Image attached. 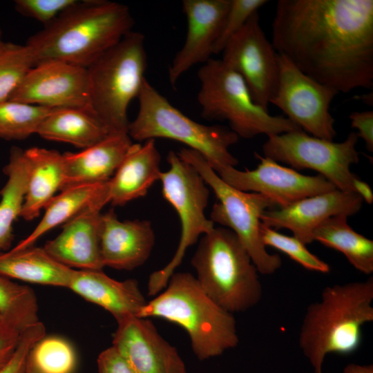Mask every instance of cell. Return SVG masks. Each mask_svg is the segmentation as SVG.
Wrapping results in <instances>:
<instances>
[{
    "label": "cell",
    "instance_id": "obj_27",
    "mask_svg": "<svg viewBox=\"0 0 373 373\" xmlns=\"http://www.w3.org/2000/svg\"><path fill=\"white\" fill-rule=\"evenodd\" d=\"M37 133L44 139L83 149L113 134L88 108H57L43 120Z\"/></svg>",
    "mask_w": 373,
    "mask_h": 373
},
{
    "label": "cell",
    "instance_id": "obj_18",
    "mask_svg": "<svg viewBox=\"0 0 373 373\" xmlns=\"http://www.w3.org/2000/svg\"><path fill=\"white\" fill-rule=\"evenodd\" d=\"M231 0H184L182 11L187 22L186 38L169 68L171 86L192 66L204 64L214 54Z\"/></svg>",
    "mask_w": 373,
    "mask_h": 373
},
{
    "label": "cell",
    "instance_id": "obj_36",
    "mask_svg": "<svg viewBox=\"0 0 373 373\" xmlns=\"http://www.w3.org/2000/svg\"><path fill=\"white\" fill-rule=\"evenodd\" d=\"M77 2V0H16L15 8L21 15L46 26Z\"/></svg>",
    "mask_w": 373,
    "mask_h": 373
},
{
    "label": "cell",
    "instance_id": "obj_14",
    "mask_svg": "<svg viewBox=\"0 0 373 373\" xmlns=\"http://www.w3.org/2000/svg\"><path fill=\"white\" fill-rule=\"evenodd\" d=\"M255 156L260 162L253 170L240 171L229 166L217 173L231 186L242 191L262 194L278 208L336 189L321 175H303L257 153H255Z\"/></svg>",
    "mask_w": 373,
    "mask_h": 373
},
{
    "label": "cell",
    "instance_id": "obj_43",
    "mask_svg": "<svg viewBox=\"0 0 373 373\" xmlns=\"http://www.w3.org/2000/svg\"><path fill=\"white\" fill-rule=\"evenodd\" d=\"M21 373H44L42 372L33 361L30 356H28L26 362Z\"/></svg>",
    "mask_w": 373,
    "mask_h": 373
},
{
    "label": "cell",
    "instance_id": "obj_37",
    "mask_svg": "<svg viewBox=\"0 0 373 373\" xmlns=\"http://www.w3.org/2000/svg\"><path fill=\"white\" fill-rule=\"evenodd\" d=\"M45 336L46 327L40 321L23 329L13 355L0 373H21L32 349Z\"/></svg>",
    "mask_w": 373,
    "mask_h": 373
},
{
    "label": "cell",
    "instance_id": "obj_25",
    "mask_svg": "<svg viewBox=\"0 0 373 373\" xmlns=\"http://www.w3.org/2000/svg\"><path fill=\"white\" fill-rule=\"evenodd\" d=\"M73 271L52 258L44 247L33 245L0 253V275L8 278L68 288Z\"/></svg>",
    "mask_w": 373,
    "mask_h": 373
},
{
    "label": "cell",
    "instance_id": "obj_38",
    "mask_svg": "<svg viewBox=\"0 0 373 373\" xmlns=\"http://www.w3.org/2000/svg\"><path fill=\"white\" fill-rule=\"evenodd\" d=\"M23 329L0 320V370L13 355Z\"/></svg>",
    "mask_w": 373,
    "mask_h": 373
},
{
    "label": "cell",
    "instance_id": "obj_11",
    "mask_svg": "<svg viewBox=\"0 0 373 373\" xmlns=\"http://www.w3.org/2000/svg\"><path fill=\"white\" fill-rule=\"evenodd\" d=\"M356 132H351L341 142H335L296 130L267 136L262 145L264 156L296 169L317 171L341 191H354L355 175L350 171L359 160L356 149Z\"/></svg>",
    "mask_w": 373,
    "mask_h": 373
},
{
    "label": "cell",
    "instance_id": "obj_23",
    "mask_svg": "<svg viewBox=\"0 0 373 373\" xmlns=\"http://www.w3.org/2000/svg\"><path fill=\"white\" fill-rule=\"evenodd\" d=\"M161 156L154 140L134 143L131 150L108 181L109 203L123 206L145 196L160 180Z\"/></svg>",
    "mask_w": 373,
    "mask_h": 373
},
{
    "label": "cell",
    "instance_id": "obj_15",
    "mask_svg": "<svg viewBox=\"0 0 373 373\" xmlns=\"http://www.w3.org/2000/svg\"><path fill=\"white\" fill-rule=\"evenodd\" d=\"M9 100L50 108H90L87 68L61 61L39 63Z\"/></svg>",
    "mask_w": 373,
    "mask_h": 373
},
{
    "label": "cell",
    "instance_id": "obj_22",
    "mask_svg": "<svg viewBox=\"0 0 373 373\" xmlns=\"http://www.w3.org/2000/svg\"><path fill=\"white\" fill-rule=\"evenodd\" d=\"M68 289L110 312L116 321L137 316L146 303L136 280H117L102 269H74Z\"/></svg>",
    "mask_w": 373,
    "mask_h": 373
},
{
    "label": "cell",
    "instance_id": "obj_28",
    "mask_svg": "<svg viewBox=\"0 0 373 373\" xmlns=\"http://www.w3.org/2000/svg\"><path fill=\"white\" fill-rule=\"evenodd\" d=\"M347 216L329 218L313 232L314 241L342 253L358 271L373 272V241L356 232L347 223Z\"/></svg>",
    "mask_w": 373,
    "mask_h": 373
},
{
    "label": "cell",
    "instance_id": "obj_20",
    "mask_svg": "<svg viewBox=\"0 0 373 373\" xmlns=\"http://www.w3.org/2000/svg\"><path fill=\"white\" fill-rule=\"evenodd\" d=\"M99 205L90 206L64 224L62 231L43 247L59 262L79 270L104 268L100 254Z\"/></svg>",
    "mask_w": 373,
    "mask_h": 373
},
{
    "label": "cell",
    "instance_id": "obj_24",
    "mask_svg": "<svg viewBox=\"0 0 373 373\" xmlns=\"http://www.w3.org/2000/svg\"><path fill=\"white\" fill-rule=\"evenodd\" d=\"M29 163V177L20 217L26 220L37 218L64 180L63 154L55 150L32 147L24 150Z\"/></svg>",
    "mask_w": 373,
    "mask_h": 373
},
{
    "label": "cell",
    "instance_id": "obj_1",
    "mask_svg": "<svg viewBox=\"0 0 373 373\" xmlns=\"http://www.w3.org/2000/svg\"><path fill=\"white\" fill-rule=\"evenodd\" d=\"M271 30L276 52L316 81L372 88V0H279Z\"/></svg>",
    "mask_w": 373,
    "mask_h": 373
},
{
    "label": "cell",
    "instance_id": "obj_32",
    "mask_svg": "<svg viewBox=\"0 0 373 373\" xmlns=\"http://www.w3.org/2000/svg\"><path fill=\"white\" fill-rule=\"evenodd\" d=\"M34 66V58L27 45L8 42L0 52V103L10 99Z\"/></svg>",
    "mask_w": 373,
    "mask_h": 373
},
{
    "label": "cell",
    "instance_id": "obj_10",
    "mask_svg": "<svg viewBox=\"0 0 373 373\" xmlns=\"http://www.w3.org/2000/svg\"><path fill=\"white\" fill-rule=\"evenodd\" d=\"M168 171L161 173L160 181L164 198L179 216L181 233L174 256L163 268L153 272L148 280L149 296L166 287L175 269L182 262L186 250L200 236L214 229V223L205 216L209 191L198 172L173 151L167 156Z\"/></svg>",
    "mask_w": 373,
    "mask_h": 373
},
{
    "label": "cell",
    "instance_id": "obj_34",
    "mask_svg": "<svg viewBox=\"0 0 373 373\" xmlns=\"http://www.w3.org/2000/svg\"><path fill=\"white\" fill-rule=\"evenodd\" d=\"M260 238L265 247L270 246L287 255L304 268L320 273H328L327 263L311 253L305 245L296 237L288 236L268 227L261 222Z\"/></svg>",
    "mask_w": 373,
    "mask_h": 373
},
{
    "label": "cell",
    "instance_id": "obj_3",
    "mask_svg": "<svg viewBox=\"0 0 373 373\" xmlns=\"http://www.w3.org/2000/svg\"><path fill=\"white\" fill-rule=\"evenodd\" d=\"M373 278L325 287L307 307L298 344L314 373H323L329 354L349 355L362 341V327L373 321Z\"/></svg>",
    "mask_w": 373,
    "mask_h": 373
},
{
    "label": "cell",
    "instance_id": "obj_42",
    "mask_svg": "<svg viewBox=\"0 0 373 373\" xmlns=\"http://www.w3.org/2000/svg\"><path fill=\"white\" fill-rule=\"evenodd\" d=\"M343 373H373V365L349 363L344 367Z\"/></svg>",
    "mask_w": 373,
    "mask_h": 373
},
{
    "label": "cell",
    "instance_id": "obj_33",
    "mask_svg": "<svg viewBox=\"0 0 373 373\" xmlns=\"http://www.w3.org/2000/svg\"><path fill=\"white\" fill-rule=\"evenodd\" d=\"M30 356L44 373H73L77 365L73 347L59 336H45L35 344Z\"/></svg>",
    "mask_w": 373,
    "mask_h": 373
},
{
    "label": "cell",
    "instance_id": "obj_2",
    "mask_svg": "<svg viewBox=\"0 0 373 373\" xmlns=\"http://www.w3.org/2000/svg\"><path fill=\"white\" fill-rule=\"evenodd\" d=\"M133 23L124 4L78 1L30 37L26 45L32 52L35 66L55 60L87 68L132 31Z\"/></svg>",
    "mask_w": 373,
    "mask_h": 373
},
{
    "label": "cell",
    "instance_id": "obj_8",
    "mask_svg": "<svg viewBox=\"0 0 373 373\" xmlns=\"http://www.w3.org/2000/svg\"><path fill=\"white\" fill-rule=\"evenodd\" d=\"M198 102L207 120L226 121L239 137L252 138L300 130L287 117L271 115L253 99L244 79L222 60L211 58L200 68Z\"/></svg>",
    "mask_w": 373,
    "mask_h": 373
},
{
    "label": "cell",
    "instance_id": "obj_29",
    "mask_svg": "<svg viewBox=\"0 0 373 373\" xmlns=\"http://www.w3.org/2000/svg\"><path fill=\"white\" fill-rule=\"evenodd\" d=\"M3 171L7 181L0 192V253L11 245L12 225L20 216L27 190L30 167L24 151L12 147Z\"/></svg>",
    "mask_w": 373,
    "mask_h": 373
},
{
    "label": "cell",
    "instance_id": "obj_45",
    "mask_svg": "<svg viewBox=\"0 0 373 373\" xmlns=\"http://www.w3.org/2000/svg\"><path fill=\"white\" fill-rule=\"evenodd\" d=\"M0 320H1V316H0Z\"/></svg>",
    "mask_w": 373,
    "mask_h": 373
},
{
    "label": "cell",
    "instance_id": "obj_4",
    "mask_svg": "<svg viewBox=\"0 0 373 373\" xmlns=\"http://www.w3.org/2000/svg\"><path fill=\"white\" fill-rule=\"evenodd\" d=\"M137 316L161 318L182 327L200 361L219 356L239 343L233 314L216 304L189 272H174L164 291L146 302Z\"/></svg>",
    "mask_w": 373,
    "mask_h": 373
},
{
    "label": "cell",
    "instance_id": "obj_12",
    "mask_svg": "<svg viewBox=\"0 0 373 373\" xmlns=\"http://www.w3.org/2000/svg\"><path fill=\"white\" fill-rule=\"evenodd\" d=\"M278 65V85L270 104L307 133L333 140L336 132L329 108L338 93L305 74L280 54Z\"/></svg>",
    "mask_w": 373,
    "mask_h": 373
},
{
    "label": "cell",
    "instance_id": "obj_21",
    "mask_svg": "<svg viewBox=\"0 0 373 373\" xmlns=\"http://www.w3.org/2000/svg\"><path fill=\"white\" fill-rule=\"evenodd\" d=\"M133 144L128 133H115L80 152L63 153L64 180L60 191L107 182Z\"/></svg>",
    "mask_w": 373,
    "mask_h": 373
},
{
    "label": "cell",
    "instance_id": "obj_5",
    "mask_svg": "<svg viewBox=\"0 0 373 373\" xmlns=\"http://www.w3.org/2000/svg\"><path fill=\"white\" fill-rule=\"evenodd\" d=\"M204 291L229 313L243 312L261 300L258 271L236 234L214 227L203 235L191 258Z\"/></svg>",
    "mask_w": 373,
    "mask_h": 373
},
{
    "label": "cell",
    "instance_id": "obj_39",
    "mask_svg": "<svg viewBox=\"0 0 373 373\" xmlns=\"http://www.w3.org/2000/svg\"><path fill=\"white\" fill-rule=\"evenodd\" d=\"M97 364L99 373H136L113 346L99 354Z\"/></svg>",
    "mask_w": 373,
    "mask_h": 373
},
{
    "label": "cell",
    "instance_id": "obj_26",
    "mask_svg": "<svg viewBox=\"0 0 373 373\" xmlns=\"http://www.w3.org/2000/svg\"><path fill=\"white\" fill-rule=\"evenodd\" d=\"M109 203L108 181L102 184L82 185L66 189L55 195L45 207V213L32 231L21 240L14 250L33 246L46 233L65 224L86 208L104 207Z\"/></svg>",
    "mask_w": 373,
    "mask_h": 373
},
{
    "label": "cell",
    "instance_id": "obj_19",
    "mask_svg": "<svg viewBox=\"0 0 373 373\" xmlns=\"http://www.w3.org/2000/svg\"><path fill=\"white\" fill-rule=\"evenodd\" d=\"M155 241L150 221H121L113 210L102 213L100 254L104 267L130 271L142 265L149 258Z\"/></svg>",
    "mask_w": 373,
    "mask_h": 373
},
{
    "label": "cell",
    "instance_id": "obj_17",
    "mask_svg": "<svg viewBox=\"0 0 373 373\" xmlns=\"http://www.w3.org/2000/svg\"><path fill=\"white\" fill-rule=\"evenodd\" d=\"M363 199L355 191L337 189L301 199L287 207L265 211L261 222L265 226L290 230L305 245L314 241V229L326 219L336 216L347 217L358 213Z\"/></svg>",
    "mask_w": 373,
    "mask_h": 373
},
{
    "label": "cell",
    "instance_id": "obj_13",
    "mask_svg": "<svg viewBox=\"0 0 373 373\" xmlns=\"http://www.w3.org/2000/svg\"><path fill=\"white\" fill-rule=\"evenodd\" d=\"M221 60L246 83L254 102L268 110L278 85V53L265 35L258 12L227 43Z\"/></svg>",
    "mask_w": 373,
    "mask_h": 373
},
{
    "label": "cell",
    "instance_id": "obj_30",
    "mask_svg": "<svg viewBox=\"0 0 373 373\" xmlns=\"http://www.w3.org/2000/svg\"><path fill=\"white\" fill-rule=\"evenodd\" d=\"M38 302L34 290L0 275L1 319L23 329L39 321Z\"/></svg>",
    "mask_w": 373,
    "mask_h": 373
},
{
    "label": "cell",
    "instance_id": "obj_40",
    "mask_svg": "<svg viewBox=\"0 0 373 373\" xmlns=\"http://www.w3.org/2000/svg\"><path fill=\"white\" fill-rule=\"evenodd\" d=\"M349 118L352 127L358 131V137L365 142L366 149L373 152V111L352 112Z\"/></svg>",
    "mask_w": 373,
    "mask_h": 373
},
{
    "label": "cell",
    "instance_id": "obj_7",
    "mask_svg": "<svg viewBox=\"0 0 373 373\" xmlns=\"http://www.w3.org/2000/svg\"><path fill=\"white\" fill-rule=\"evenodd\" d=\"M146 66L144 36L132 30L87 68L90 108L111 133H128V107L140 93Z\"/></svg>",
    "mask_w": 373,
    "mask_h": 373
},
{
    "label": "cell",
    "instance_id": "obj_31",
    "mask_svg": "<svg viewBox=\"0 0 373 373\" xmlns=\"http://www.w3.org/2000/svg\"><path fill=\"white\" fill-rule=\"evenodd\" d=\"M55 109L12 100L0 103V138L21 140L37 133L43 120Z\"/></svg>",
    "mask_w": 373,
    "mask_h": 373
},
{
    "label": "cell",
    "instance_id": "obj_6",
    "mask_svg": "<svg viewBox=\"0 0 373 373\" xmlns=\"http://www.w3.org/2000/svg\"><path fill=\"white\" fill-rule=\"evenodd\" d=\"M139 110L129 123L128 135L142 142L166 138L201 154L218 173L238 161L229 151L239 137L229 128L195 122L173 106L146 79L137 97Z\"/></svg>",
    "mask_w": 373,
    "mask_h": 373
},
{
    "label": "cell",
    "instance_id": "obj_9",
    "mask_svg": "<svg viewBox=\"0 0 373 373\" xmlns=\"http://www.w3.org/2000/svg\"><path fill=\"white\" fill-rule=\"evenodd\" d=\"M192 166L216 196L210 219L232 231L251 257L258 272L270 275L282 265L278 254H270L261 240L260 216L275 204L265 195L238 190L226 183L199 153L182 148L177 153Z\"/></svg>",
    "mask_w": 373,
    "mask_h": 373
},
{
    "label": "cell",
    "instance_id": "obj_35",
    "mask_svg": "<svg viewBox=\"0 0 373 373\" xmlns=\"http://www.w3.org/2000/svg\"><path fill=\"white\" fill-rule=\"evenodd\" d=\"M267 2V0H231L215 44L214 54L222 52L228 41Z\"/></svg>",
    "mask_w": 373,
    "mask_h": 373
},
{
    "label": "cell",
    "instance_id": "obj_16",
    "mask_svg": "<svg viewBox=\"0 0 373 373\" xmlns=\"http://www.w3.org/2000/svg\"><path fill=\"white\" fill-rule=\"evenodd\" d=\"M117 323L112 346L136 373H187L176 347L148 318L129 316Z\"/></svg>",
    "mask_w": 373,
    "mask_h": 373
},
{
    "label": "cell",
    "instance_id": "obj_41",
    "mask_svg": "<svg viewBox=\"0 0 373 373\" xmlns=\"http://www.w3.org/2000/svg\"><path fill=\"white\" fill-rule=\"evenodd\" d=\"M352 186L354 191L361 197L363 200H364L367 204L373 202V192L367 182L356 175L352 181Z\"/></svg>",
    "mask_w": 373,
    "mask_h": 373
},
{
    "label": "cell",
    "instance_id": "obj_44",
    "mask_svg": "<svg viewBox=\"0 0 373 373\" xmlns=\"http://www.w3.org/2000/svg\"><path fill=\"white\" fill-rule=\"evenodd\" d=\"M8 43L4 42L1 38V31L0 30V52L3 50L8 45Z\"/></svg>",
    "mask_w": 373,
    "mask_h": 373
}]
</instances>
